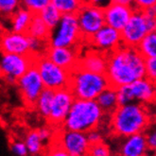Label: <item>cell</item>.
Listing matches in <instances>:
<instances>
[{
    "mask_svg": "<svg viewBox=\"0 0 156 156\" xmlns=\"http://www.w3.org/2000/svg\"><path fill=\"white\" fill-rule=\"evenodd\" d=\"M54 96V91L44 88V90L41 92L38 98L36 99L34 107L38 114L44 119H47L49 116L50 110H51V104H52V99Z\"/></svg>",
    "mask_w": 156,
    "mask_h": 156,
    "instance_id": "22",
    "label": "cell"
},
{
    "mask_svg": "<svg viewBox=\"0 0 156 156\" xmlns=\"http://www.w3.org/2000/svg\"><path fill=\"white\" fill-rule=\"evenodd\" d=\"M81 3H85V0H80Z\"/></svg>",
    "mask_w": 156,
    "mask_h": 156,
    "instance_id": "42",
    "label": "cell"
},
{
    "mask_svg": "<svg viewBox=\"0 0 156 156\" xmlns=\"http://www.w3.org/2000/svg\"><path fill=\"white\" fill-rule=\"evenodd\" d=\"M105 75L115 88L130 84L145 77V58L135 48L121 44L107 55Z\"/></svg>",
    "mask_w": 156,
    "mask_h": 156,
    "instance_id": "1",
    "label": "cell"
},
{
    "mask_svg": "<svg viewBox=\"0 0 156 156\" xmlns=\"http://www.w3.org/2000/svg\"><path fill=\"white\" fill-rule=\"evenodd\" d=\"M135 48L145 59L156 57V31L147 33Z\"/></svg>",
    "mask_w": 156,
    "mask_h": 156,
    "instance_id": "24",
    "label": "cell"
},
{
    "mask_svg": "<svg viewBox=\"0 0 156 156\" xmlns=\"http://www.w3.org/2000/svg\"><path fill=\"white\" fill-rule=\"evenodd\" d=\"M60 145L69 156H87L89 150L86 133L76 131L66 130L62 134Z\"/></svg>",
    "mask_w": 156,
    "mask_h": 156,
    "instance_id": "15",
    "label": "cell"
},
{
    "mask_svg": "<svg viewBox=\"0 0 156 156\" xmlns=\"http://www.w3.org/2000/svg\"><path fill=\"white\" fill-rule=\"evenodd\" d=\"M47 156H69V154L65 151V149L59 144L58 146H55L49 151Z\"/></svg>",
    "mask_w": 156,
    "mask_h": 156,
    "instance_id": "38",
    "label": "cell"
},
{
    "mask_svg": "<svg viewBox=\"0 0 156 156\" xmlns=\"http://www.w3.org/2000/svg\"><path fill=\"white\" fill-rule=\"evenodd\" d=\"M0 53L29 55V35L3 30L0 32Z\"/></svg>",
    "mask_w": 156,
    "mask_h": 156,
    "instance_id": "14",
    "label": "cell"
},
{
    "mask_svg": "<svg viewBox=\"0 0 156 156\" xmlns=\"http://www.w3.org/2000/svg\"><path fill=\"white\" fill-rule=\"evenodd\" d=\"M148 150L146 135L140 133L126 137V141L120 149V154L121 156H146Z\"/></svg>",
    "mask_w": 156,
    "mask_h": 156,
    "instance_id": "19",
    "label": "cell"
},
{
    "mask_svg": "<svg viewBox=\"0 0 156 156\" xmlns=\"http://www.w3.org/2000/svg\"><path fill=\"white\" fill-rule=\"evenodd\" d=\"M12 151L17 156H27V149L26 144L23 142H15L11 146Z\"/></svg>",
    "mask_w": 156,
    "mask_h": 156,
    "instance_id": "34",
    "label": "cell"
},
{
    "mask_svg": "<svg viewBox=\"0 0 156 156\" xmlns=\"http://www.w3.org/2000/svg\"><path fill=\"white\" fill-rule=\"evenodd\" d=\"M48 43L49 47L83 48L76 14L62 15L57 27L50 31Z\"/></svg>",
    "mask_w": 156,
    "mask_h": 156,
    "instance_id": "5",
    "label": "cell"
},
{
    "mask_svg": "<svg viewBox=\"0 0 156 156\" xmlns=\"http://www.w3.org/2000/svg\"><path fill=\"white\" fill-rule=\"evenodd\" d=\"M51 0H21V7L31 12L33 14H38L44 8L50 4Z\"/></svg>",
    "mask_w": 156,
    "mask_h": 156,
    "instance_id": "30",
    "label": "cell"
},
{
    "mask_svg": "<svg viewBox=\"0 0 156 156\" xmlns=\"http://www.w3.org/2000/svg\"><path fill=\"white\" fill-rule=\"evenodd\" d=\"M25 144L29 153L32 155H36L41 152L43 148V142L39 136L38 130L31 131L30 133H29V134L26 137Z\"/></svg>",
    "mask_w": 156,
    "mask_h": 156,
    "instance_id": "27",
    "label": "cell"
},
{
    "mask_svg": "<svg viewBox=\"0 0 156 156\" xmlns=\"http://www.w3.org/2000/svg\"><path fill=\"white\" fill-rule=\"evenodd\" d=\"M86 138H87V141H88V143H89V146H90V145H95V144H98V143L102 142L101 134H100V133L98 132V129H96V130H92V131L86 133Z\"/></svg>",
    "mask_w": 156,
    "mask_h": 156,
    "instance_id": "36",
    "label": "cell"
},
{
    "mask_svg": "<svg viewBox=\"0 0 156 156\" xmlns=\"http://www.w3.org/2000/svg\"><path fill=\"white\" fill-rule=\"evenodd\" d=\"M110 116L113 133L122 137L144 133L151 122L148 105L138 102L119 105Z\"/></svg>",
    "mask_w": 156,
    "mask_h": 156,
    "instance_id": "2",
    "label": "cell"
},
{
    "mask_svg": "<svg viewBox=\"0 0 156 156\" xmlns=\"http://www.w3.org/2000/svg\"><path fill=\"white\" fill-rule=\"evenodd\" d=\"M50 4L62 13V15L76 14L81 6L80 0H51Z\"/></svg>",
    "mask_w": 156,
    "mask_h": 156,
    "instance_id": "26",
    "label": "cell"
},
{
    "mask_svg": "<svg viewBox=\"0 0 156 156\" xmlns=\"http://www.w3.org/2000/svg\"><path fill=\"white\" fill-rule=\"evenodd\" d=\"M148 32L143 11L134 9L129 21L120 31L122 44L129 48H136Z\"/></svg>",
    "mask_w": 156,
    "mask_h": 156,
    "instance_id": "10",
    "label": "cell"
},
{
    "mask_svg": "<svg viewBox=\"0 0 156 156\" xmlns=\"http://www.w3.org/2000/svg\"><path fill=\"white\" fill-rule=\"evenodd\" d=\"M77 67L94 73L105 74L107 68V54L90 48L88 50L80 52Z\"/></svg>",
    "mask_w": 156,
    "mask_h": 156,
    "instance_id": "18",
    "label": "cell"
},
{
    "mask_svg": "<svg viewBox=\"0 0 156 156\" xmlns=\"http://www.w3.org/2000/svg\"><path fill=\"white\" fill-rule=\"evenodd\" d=\"M82 48H83L49 47L48 45L44 55L57 66L71 72L78 66Z\"/></svg>",
    "mask_w": 156,
    "mask_h": 156,
    "instance_id": "13",
    "label": "cell"
},
{
    "mask_svg": "<svg viewBox=\"0 0 156 156\" xmlns=\"http://www.w3.org/2000/svg\"><path fill=\"white\" fill-rule=\"evenodd\" d=\"M133 102L150 105L154 102L156 96L155 81L143 77L129 84Z\"/></svg>",
    "mask_w": 156,
    "mask_h": 156,
    "instance_id": "17",
    "label": "cell"
},
{
    "mask_svg": "<svg viewBox=\"0 0 156 156\" xmlns=\"http://www.w3.org/2000/svg\"><path fill=\"white\" fill-rule=\"evenodd\" d=\"M50 31L51 30L47 27V25L43 22L41 17L38 14H33L31 22L26 33L29 35L30 37L48 41L50 35Z\"/></svg>",
    "mask_w": 156,
    "mask_h": 156,
    "instance_id": "23",
    "label": "cell"
},
{
    "mask_svg": "<svg viewBox=\"0 0 156 156\" xmlns=\"http://www.w3.org/2000/svg\"><path fill=\"white\" fill-rule=\"evenodd\" d=\"M48 48V41L41 40L38 38H33L29 36V51L32 57H38L44 55L47 48Z\"/></svg>",
    "mask_w": 156,
    "mask_h": 156,
    "instance_id": "29",
    "label": "cell"
},
{
    "mask_svg": "<svg viewBox=\"0 0 156 156\" xmlns=\"http://www.w3.org/2000/svg\"><path fill=\"white\" fill-rule=\"evenodd\" d=\"M68 88L78 99H96L110 83L107 76L76 67L72 70Z\"/></svg>",
    "mask_w": 156,
    "mask_h": 156,
    "instance_id": "4",
    "label": "cell"
},
{
    "mask_svg": "<svg viewBox=\"0 0 156 156\" xmlns=\"http://www.w3.org/2000/svg\"><path fill=\"white\" fill-rule=\"evenodd\" d=\"M87 156H110L109 148L102 142L90 145Z\"/></svg>",
    "mask_w": 156,
    "mask_h": 156,
    "instance_id": "32",
    "label": "cell"
},
{
    "mask_svg": "<svg viewBox=\"0 0 156 156\" xmlns=\"http://www.w3.org/2000/svg\"><path fill=\"white\" fill-rule=\"evenodd\" d=\"M38 133H39V136H40L42 142L48 140L51 135V132L49 131V129H48V128H42V129H39Z\"/></svg>",
    "mask_w": 156,
    "mask_h": 156,
    "instance_id": "40",
    "label": "cell"
},
{
    "mask_svg": "<svg viewBox=\"0 0 156 156\" xmlns=\"http://www.w3.org/2000/svg\"><path fill=\"white\" fill-rule=\"evenodd\" d=\"M104 115L95 99L75 98L62 126L67 131L86 133L98 129Z\"/></svg>",
    "mask_w": 156,
    "mask_h": 156,
    "instance_id": "3",
    "label": "cell"
},
{
    "mask_svg": "<svg viewBox=\"0 0 156 156\" xmlns=\"http://www.w3.org/2000/svg\"><path fill=\"white\" fill-rule=\"evenodd\" d=\"M32 16L33 13L27 10L24 7H20L8 19H6L9 21V30L26 33L31 22Z\"/></svg>",
    "mask_w": 156,
    "mask_h": 156,
    "instance_id": "20",
    "label": "cell"
},
{
    "mask_svg": "<svg viewBox=\"0 0 156 156\" xmlns=\"http://www.w3.org/2000/svg\"><path fill=\"white\" fill-rule=\"evenodd\" d=\"M134 9L117 3H112L103 10L105 25L121 31L131 18Z\"/></svg>",
    "mask_w": 156,
    "mask_h": 156,
    "instance_id": "16",
    "label": "cell"
},
{
    "mask_svg": "<svg viewBox=\"0 0 156 156\" xmlns=\"http://www.w3.org/2000/svg\"><path fill=\"white\" fill-rule=\"evenodd\" d=\"M95 100L100 107V109L102 110L105 115H111L112 113L118 107L116 88L109 85L97 97Z\"/></svg>",
    "mask_w": 156,
    "mask_h": 156,
    "instance_id": "21",
    "label": "cell"
},
{
    "mask_svg": "<svg viewBox=\"0 0 156 156\" xmlns=\"http://www.w3.org/2000/svg\"><path fill=\"white\" fill-rule=\"evenodd\" d=\"M38 15L41 17L43 22L47 25V27L50 30H54L59 24L61 18H62V13L57 10L54 6L51 4L48 5L45 8L38 13Z\"/></svg>",
    "mask_w": 156,
    "mask_h": 156,
    "instance_id": "25",
    "label": "cell"
},
{
    "mask_svg": "<svg viewBox=\"0 0 156 156\" xmlns=\"http://www.w3.org/2000/svg\"><path fill=\"white\" fill-rule=\"evenodd\" d=\"M34 63L31 55H18L1 53L0 55V73L9 84H15L17 80Z\"/></svg>",
    "mask_w": 156,
    "mask_h": 156,
    "instance_id": "8",
    "label": "cell"
},
{
    "mask_svg": "<svg viewBox=\"0 0 156 156\" xmlns=\"http://www.w3.org/2000/svg\"><path fill=\"white\" fill-rule=\"evenodd\" d=\"M75 97L69 88L54 91L50 114L48 121L52 126H61L65 122Z\"/></svg>",
    "mask_w": 156,
    "mask_h": 156,
    "instance_id": "11",
    "label": "cell"
},
{
    "mask_svg": "<svg viewBox=\"0 0 156 156\" xmlns=\"http://www.w3.org/2000/svg\"><path fill=\"white\" fill-rule=\"evenodd\" d=\"M21 7V0H0V18L8 19Z\"/></svg>",
    "mask_w": 156,
    "mask_h": 156,
    "instance_id": "28",
    "label": "cell"
},
{
    "mask_svg": "<svg viewBox=\"0 0 156 156\" xmlns=\"http://www.w3.org/2000/svg\"><path fill=\"white\" fill-rule=\"evenodd\" d=\"M145 77L156 80V57L145 59Z\"/></svg>",
    "mask_w": 156,
    "mask_h": 156,
    "instance_id": "33",
    "label": "cell"
},
{
    "mask_svg": "<svg viewBox=\"0 0 156 156\" xmlns=\"http://www.w3.org/2000/svg\"><path fill=\"white\" fill-rule=\"evenodd\" d=\"M116 96L117 102L119 105H126L133 102V99L131 95V91L129 88V84L122 85L116 88Z\"/></svg>",
    "mask_w": 156,
    "mask_h": 156,
    "instance_id": "31",
    "label": "cell"
},
{
    "mask_svg": "<svg viewBox=\"0 0 156 156\" xmlns=\"http://www.w3.org/2000/svg\"><path fill=\"white\" fill-rule=\"evenodd\" d=\"M76 17L84 45L92 36L105 25L102 9L92 6L86 2L81 4L76 13Z\"/></svg>",
    "mask_w": 156,
    "mask_h": 156,
    "instance_id": "7",
    "label": "cell"
},
{
    "mask_svg": "<svg viewBox=\"0 0 156 156\" xmlns=\"http://www.w3.org/2000/svg\"><path fill=\"white\" fill-rule=\"evenodd\" d=\"M114 2L117 3V4H121V5H125V6H129V7L133 8V0H114Z\"/></svg>",
    "mask_w": 156,
    "mask_h": 156,
    "instance_id": "41",
    "label": "cell"
},
{
    "mask_svg": "<svg viewBox=\"0 0 156 156\" xmlns=\"http://www.w3.org/2000/svg\"><path fill=\"white\" fill-rule=\"evenodd\" d=\"M156 6V0H133V9L144 11L150 7Z\"/></svg>",
    "mask_w": 156,
    "mask_h": 156,
    "instance_id": "35",
    "label": "cell"
},
{
    "mask_svg": "<svg viewBox=\"0 0 156 156\" xmlns=\"http://www.w3.org/2000/svg\"><path fill=\"white\" fill-rule=\"evenodd\" d=\"M85 2L92 6H95L104 10L105 8L114 3V0H85Z\"/></svg>",
    "mask_w": 156,
    "mask_h": 156,
    "instance_id": "37",
    "label": "cell"
},
{
    "mask_svg": "<svg viewBox=\"0 0 156 156\" xmlns=\"http://www.w3.org/2000/svg\"><path fill=\"white\" fill-rule=\"evenodd\" d=\"M15 84L23 102L27 106L33 108L36 99L44 88L39 72L36 69L34 63L26 71L24 75L17 80Z\"/></svg>",
    "mask_w": 156,
    "mask_h": 156,
    "instance_id": "9",
    "label": "cell"
},
{
    "mask_svg": "<svg viewBox=\"0 0 156 156\" xmlns=\"http://www.w3.org/2000/svg\"><path fill=\"white\" fill-rule=\"evenodd\" d=\"M147 138V145H148L149 150H155L156 148V134L155 132L151 133L149 136H146Z\"/></svg>",
    "mask_w": 156,
    "mask_h": 156,
    "instance_id": "39",
    "label": "cell"
},
{
    "mask_svg": "<svg viewBox=\"0 0 156 156\" xmlns=\"http://www.w3.org/2000/svg\"><path fill=\"white\" fill-rule=\"evenodd\" d=\"M121 44L120 31L104 25L92 36L85 45L108 55L118 48Z\"/></svg>",
    "mask_w": 156,
    "mask_h": 156,
    "instance_id": "12",
    "label": "cell"
},
{
    "mask_svg": "<svg viewBox=\"0 0 156 156\" xmlns=\"http://www.w3.org/2000/svg\"><path fill=\"white\" fill-rule=\"evenodd\" d=\"M34 66L39 72L44 88L53 91L68 88L71 76L70 71L57 66L44 55L34 58Z\"/></svg>",
    "mask_w": 156,
    "mask_h": 156,
    "instance_id": "6",
    "label": "cell"
}]
</instances>
